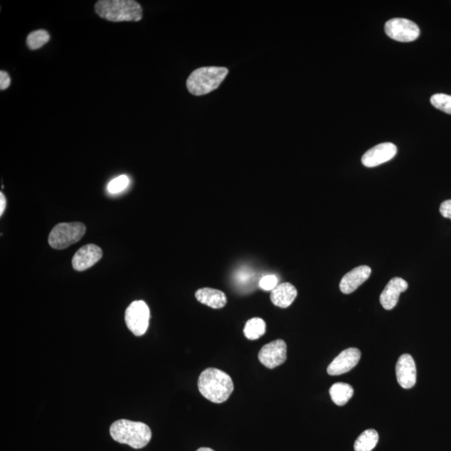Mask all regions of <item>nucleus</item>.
Wrapping results in <instances>:
<instances>
[{"label":"nucleus","mask_w":451,"mask_h":451,"mask_svg":"<svg viewBox=\"0 0 451 451\" xmlns=\"http://www.w3.org/2000/svg\"><path fill=\"white\" fill-rule=\"evenodd\" d=\"M197 384L202 396L216 404L229 400L234 390L231 378L221 369L215 368L205 369L199 377Z\"/></svg>","instance_id":"f257e3e1"},{"label":"nucleus","mask_w":451,"mask_h":451,"mask_svg":"<svg viewBox=\"0 0 451 451\" xmlns=\"http://www.w3.org/2000/svg\"><path fill=\"white\" fill-rule=\"evenodd\" d=\"M114 441L128 445L133 449H141L149 444L152 434L149 426L142 422L119 420L109 428Z\"/></svg>","instance_id":"f03ea898"},{"label":"nucleus","mask_w":451,"mask_h":451,"mask_svg":"<svg viewBox=\"0 0 451 451\" xmlns=\"http://www.w3.org/2000/svg\"><path fill=\"white\" fill-rule=\"evenodd\" d=\"M95 10L100 18L112 22L139 21L142 18V8L133 0H100Z\"/></svg>","instance_id":"7ed1b4c3"},{"label":"nucleus","mask_w":451,"mask_h":451,"mask_svg":"<svg viewBox=\"0 0 451 451\" xmlns=\"http://www.w3.org/2000/svg\"><path fill=\"white\" fill-rule=\"evenodd\" d=\"M229 70L225 67H207L195 70L186 80L191 94L201 96L215 91L225 80Z\"/></svg>","instance_id":"20e7f679"},{"label":"nucleus","mask_w":451,"mask_h":451,"mask_svg":"<svg viewBox=\"0 0 451 451\" xmlns=\"http://www.w3.org/2000/svg\"><path fill=\"white\" fill-rule=\"evenodd\" d=\"M85 226L81 222L60 223L51 231L48 243L53 249H67L84 237Z\"/></svg>","instance_id":"39448f33"},{"label":"nucleus","mask_w":451,"mask_h":451,"mask_svg":"<svg viewBox=\"0 0 451 451\" xmlns=\"http://www.w3.org/2000/svg\"><path fill=\"white\" fill-rule=\"evenodd\" d=\"M150 312L144 301H134L125 311V320L129 330L134 335L142 336L149 327Z\"/></svg>","instance_id":"423d86ee"},{"label":"nucleus","mask_w":451,"mask_h":451,"mask_svg":"<svg viewBox=\"0 0 451 451\" xmlns=\"http://www.w3.org/2000/svg\"><path fill=\"white\" fill-rule=\"evenodd\" d=\"M385 34L399 42H412L421 35L420 28L407 19L396 18L389 20L384 26Z\"/></svg>","instance_id":"0eeeda50"},{"label":"nucleus","mask_w":451,"mask_h":451,"mask_svg":"<svg viewBox=\"0 0 451 451\" xmlns=\"http://www.w3.org/2000/svg\"><path fill=\"white\" fill-rule=\"evenodd\" d=\"M258 360L264 366L274 369L287 360V344L283 339H277L264 345L258 353Z\"/></svg>","instance_id":"6e6552de"},{"label":"nucleus","mask_w":451,"mask_h":451,"mask_svg":"<svg viewBox=\"0 0 451 451\" xmlns=\"http://www.w3.org/2000/svg\"><path fill=\"white\" fill-rule=\"evenodd\" d=\"M361 352L356 348H349L341 352L332 363L328 365L327 372L329 375H341L348 373L360 362Z\"/></svg>","instance_id":"1a4fd4ad"},{"label":"nucleus","mask_w":451,"mask_h":451,"mask_svg":"<svg viewBox=\"0 0 451 451\" xmlns=\"http://www.w3.org/2000/svg\"><path fill=\"white\" fill-rule=\"evenodd\" d=\"M396 153V145L390 143V142H385V143L377 145L367 150L362 157V163L366 168H375V166L392 160Z\"/></svg>","instance_id":"9d476101"},{"label":"nucleus","mask_w":451,"mask_h":451,"mask_svg":"<svg viewBox=\"0 0 451 451\" xmlns=\"http://www.w3.org/2000/svg\"><path fill=\"white\" fill-rule=\"evenodd\" d=\"M398 383L403 389H412L416 383V365L412 355H401L396 364Z\"/></svg>","instance_id":"9b49d317"},{"label":"nucleus","mask_w":451,"mask_h":451,"mask_svg":"<svg viewBox=\"0 0 451 451\" xmlns=\"http://www.w3.org/2000/svg\"><path fill=\"white\" fill-rule=\"evenodd\" d=\"M103 255V250L100 247L95 245H85L76 251L72 259L73 267L78 272L87 270L99 262Z\"/></svg>","instance_id":"f8f14e48"},{"label":"nucleus","mask_w":451,"mask_h":451,"mask_svg":"<svg viewBox=\"0 0 451 451\" xmlns=\"http://www.w3.org/2000/svg\"><path fill=\"white\" fill-rule=\"evenodd\" d=\"M408 283L401 278H393L388 283L387 285L380 297L381 306L386 310H391L397 306L400 294L408 290Z\"/></svg>","instance_id":"ddd939ff"},{"label":"nucleus","mask_w":451,"mask_h":451,"mask_svg":"<svg viewBox=\"0 0 451 451\" xmlns=\"http://www.w3.org/2000/svg\"><path fill=\"white\" fill-rule=\"evenodd\" d=\"M371 272V268L369 266H360L348 272L344 276L339 283L341 292L344 294H352L357 288L367 281Z\"/></svg>","instance_id":"4468645a"},{"label":"nucleus","mask_w":451,"mask_h":451,"mask_svg":"<svg viewBox=\"0 0 451 451\" xmlns=\"http://www.w3.org/2000/svg\"><path fill=\"white\" fill-rule=\"evenodd\" d=\"M297 295H298V291L292 284L283 283L278 284L271 292L270 299L275 306L286 308L294 302Z\"/></svg>","instance_id":"2eb2a0df"},{"label":"nucleus","mask_w":451,"mask_h":451,"mask_svg":"<svg viewBox=\"0 0 451 451\" xmlns=\"http://www.w3.org/2000/svg\"><path fill=\"white\" fill-rule=\"evenodd\" d=\"M195 295L199 302L215 310L222 308L227 304V296L224 292L214 288H201Z\"/></svg>","instance_id":"dca6fc26"},{"label":"nucleus","mask_w":451,"mask_h":451,"mask_svg":"<svg viewBox=\"0 0 451 451\" xmlns=\"http://www.w3.org/2000/svg\"><path fill=\"white\" fill-rule=\"evenodd\" d=\"M353 392L352 386L345 383H336L329 389L333 402L339 406L346 405L353 397Z\"/></svg>","instance_id":"f3484780"},{"label":"nucleus","mask_w":451,"mask_h":451,"mask_svg":"<svg viewBox=\"0 0 451 451\" xmlns=\"http://www.w3.org/2000/svg\"><path fill=\"white\" fill-rule=\"evenodd\" d=\"M379 441V434L375 430H367L357 437L355 443V451H371Z\"/></svg>","instance_id":"a211bd4d"},{"label":"nucleus","mask_w":451,"mask_h":451,"mask_svg":"<svg viewBox=\"0 0 451 451\" xmlns=\"http://www.w3.org/2000/svg\"><path fill=\"white\" fill-rule=\"evenodd\" d=\"M243 333L247 339L256 340L261 338L266 333V323L262 319H251L245 324Z\"/></svg>","instance_id":"6ab92c4d"},{"label":"nucleus","mask_w":451,"mask_h":451,"mask_svg":"<svg viewBox=\"0 0 451 451\" xmlns=\"http://www.w3.org/2000/svg\"><path fill=\"white\" fill-rule=\"evenodd\" d=\"M50 35L48 32L43 30L31 32L27 37V46L30 50H38L46 44L50 40Z\"/></svg>","instance_id":"aec40b11"},{"label":"nucleus","mask_w":451,"mask_h":451,"mask_svg":"<svg viewBox=\"0 0 451 451\" xmlns=\"http://www.w3.org/2000/svg\"><path fill=\"white\" fill-rule=\"evenodd\" d=\"M434 107L451 115V96L446 94H436L430 98Z\"/></svg>","instance_id":"412c9836"},{"label":"nucleus","mask_w":451,"mask_h":451,"mask_svg":"<svg viewBox=\"0 0 451 451\" xmlns=\"http://www.w3.org/2000/svg\"><path fill=\"white\" fill-rule=\"evenodd\" d=\"M129 184V178L125 175L113 179L108 185L109 193L116 194L123 192V191L127 188Z\"/></svg>","instance_id":"4be33fe9"},{"label":"nucleus","mask_w":451,"mask_h":451,"mask_svg":"<svg viewBox=\"0 0 451 451\" xmlns=\"http://www.w3.org/2000/svg\"><path fill=\"white\" fill-rule=\"evenodd\" d=\"M278 279L275 275H267L259 281V287L263 290L273 291L278 285Z\"/></svg>","instance_id":"5701e85b"},{"label":"nucleus","mask_w":451,"mask_h":451,"mask_svg":"<svg viewBox=\"0 0 451 451\" xmlns=\"http://www.w3.org/2000/svg\"><path fill=\"white\" fill-rule=\"evenodd\" d=\"M10 82L11 80L9 74L3 71H0V89L5 91V89L9 88Z\"/></svg>","instance_id":"b1692460"},{"label":"nucleus","mask_w":451,"mask_h":451,"mask_svg":"<svg viewBox=\"0 0 451 451\" xmlns=\"http://www.w3.org/2000/svg\"><path fill=\"white\" fill-rule=\"evenodd\" d=\"M440 212L443 217L451 219V200L441 203Z\"/></svg>","instance_id":"393cba45"},{"label":"nucleus","mask_w":451,"mask_h":451,"mask_svg":"<svg viewBox=\"0 0 451 451\" xmlns=\"http://www.w3.org/2000/svg\"><path fill=\"white\" fill-rule=\"evenodd\" d=\"M6 206V199L5 195L2 193H0V216H2L3 212H5Z\"/></svg>","instance_id":"a878e982"},{"label":"nucleus","mask_w":451,"mask_h":451,"mask_svg":"<svg viewBox=\"0 0 451 451\" xmlns=\"http://www.w3.org/2000/svg\"><path fill=\"white\" fill-rule=\"evenodd\" d=\"M197 451H214V450L211 448H207V447H202V448L198 449Z\"/></svg>","instance_id":"bb28decb"}]
</instances>
